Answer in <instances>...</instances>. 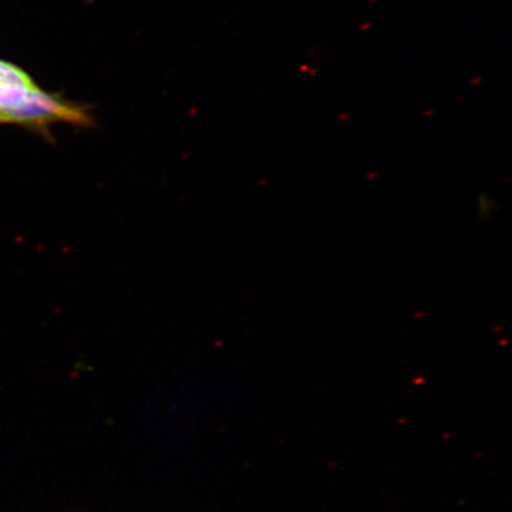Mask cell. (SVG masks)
Instances as JSON below:
<instances>
[{
    "label": "cell",
    "mask_w": 512,
    "mask_h": 512,
    "mask_svg": "<svg viewBox=\"0 0 512 512\" xmlns=\"http://www.w3.org/2000/svg\"><path fill=\"white\" fill-rule=\"evenodd\" d=\"M69 123L92 125L85 106L50 94L34 79L0 83V125H17L49 137L50 126Z\"/></svg>",
    "instance_id": "6da1fadb"
}]
</instances>
